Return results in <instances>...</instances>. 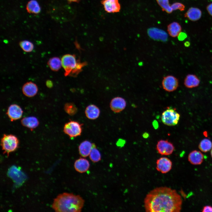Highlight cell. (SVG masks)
I'll return each instance as SVG.
<instances>
[{
	"mask_svg": "<svg viewBox=\"0 0 212 212\" xmlns=\"http://www.w3.org/2000/svg\"><path fill=\"white\" fill-rule=\"evenodd\" d=\"M211 157L212 158V149H211Z\"/></svg>",
	"mask_w": 212,
	"mask_h": 212,
	"instance_id": "obj_37",
	"label": "cell"
},
{
	"mask_svg": "<svg viewBox=\"0 0 212 212\" xmlns=\"http://www.w3.org/2000/svg\"><path fill=\"white\" fill-rule=\"evenodd\" d=\"M17 138L12 134H4L1 139V145L4 154L8 156L9 154L16 150L19 147Z\"/></svg>",
	"mask_w": 212,
	"mask_h": 212,
	"instance_id": "obj_4",
	"label": "cell"
},
{
	"mask_svg": "<svg viewBox=\"0 0 212 212\" xmlns=\"http://www.w3.org/2000/svg\"><path fill=\"white\" fill-rule=\"evenodd\" d=\"M200 80L196 75L189 74L185 77L184 84L188 88H192L198 87L200 83Z\"/></svg>",
	"mask_w": 212,
	"mask_h": 212,
	"instance_id": "obj_20",
	"label": "cell"
},
{
	"mask_svg": "<svg viewBox=\"0 0 212 212\" xmlns=\"http://www.w3.org/2000/svg\"><path fill=\"white\" fill-rule=\"evenodd\" d=\"M156 1L163 11L168 14L171 13L173 11L169 0H156Z\"/></svg>",
	"mask_w": 212,
	"mask_h": 212,
	"instance_id": "obj_27",
	"label": "cell"
},
{
	"mask_svg": "<svg viewBox=\"0 0 212 212\" xmlns=\"http://www.w3.org/2000/svg\"><path fill=\"white\" fill-rule=\"evenodd\" d=\"M180 115L174 109L168 108L162 113L161 119L165 125L168 126H175L178 123Z\"/></svg>",
	"mask_w": 212,
	"mask_h": 212,
	"instance_id": "obj_6",
	"label": "cell"
},
{
	"mask_svg": "<svg viewBox=\"0 0 212 212\" xmlns=\"http://www.w3.org/2000/svg\"><path fill=\"white\" fill-rule=\"evenodd\" d=\"M46 84L47 86L49 88L52 87L53 85L52 82L50 80H48L46 81Z\"/></svg>",
	"mask_w": 212,
	"mask_h": 212,
	"instance_id": "obj_34",
	"label": "cell"
},
{
	"mask_svg": "<svg viewBox=\"0 0 212 212\" xmlns=\"http://www.w3.org/2000/svg\"><path fill=\"white\" fill-rule=\"evenodd\" d=\"M101 3L103 6L105 10L107 13L118 12L121 9L119 0H102Z\"/></svg>",
	"mask_w": 212,
	"mask_h": 212,
	"instance_id": "obj_11",
	"label": "cell"
},
{
	"mask_svg": "<svg viewBox=\"0 0 212 212\" xmlns=\"http://www.w3.org/2000/svg\"><path fill=\"white\" fill-rule=\"evenodd\" d=\"M68 1L71 2H77L79 1L80 0H67Z\"/></svg>",
	"mask_w": 212,
	"mask_h": 212,
	"instance_id": "obj_36",
	"label": "cell"
},
{
	"mask_svg": "<svg viewBox=\"0 0 212 212\" xmlns=\"http://www.w3.org/2000/svg\"><path fill=\"white\" fill-rule=\"evenodd\" d=\"M19 45L22 49L26 52H32L34 48L33 44L30 41L27 40L20 41L19 43Z\"/></svg>",
	"mask_w": 212,
	"mask_h": 212,
	"instance_id": "obj_28",
	"label": "cell"
},
{
	"mask_svg": "<svg viewBox=\"0 0 212 212\" xmlns=\"http://www.w3.org/2000/svg\"><path fill=\"white\" fill-rule=\"evenodd\" d=\"M188 160L192 164H201L204 159L203 155L200 151L194 150L191 152L188 156Z\"/></svg>",
	"mask_w": 212,
	"mask_h": 212,
	"instance_id": "obj_19",
	"label": "cell"
},
{
	"mask_svg": "<svg viewBox=\"0 0 212 212\" xmlns=\"http://www.w3.org/2000/svg\"><path fill=\"white\" fill-rule=\"evenodd\" d=\"M126 106V102L125 99L119 97L113 98L110 103L111 110L116 113H119L125 109Z\"/></svg>",
	"mask_w": 212,
	"mask_h": 212,
	"instance_id": "obj_12",
	"label": "cell"
},
{
	"mask_svg": "<svg viewBox=\"0 0 212 212\" xmlns=\"http://www.w3.org/2000/svg\"><path fill=\"white\" fill-rule=\"evenodd\" d=\"M82 125L78 122L70 120L64 125L63 131L70 138H75L81 135Z\"/></svg>",
	"mask_w": 212,
	"mask_h": 212,
	"instance_id": "obj_5",
	"label": "cell"
},
{
	"mask_svg": "<svg viewBox=\"0 0 212 212\" xmlns=\"http://www.w3.org/2000/svg\"><path fill=\"white\" fill-rule=\"evenodd\" d=\"M144 202L147 212H179L181 209L182 200L175 190L163 186L155 188L149 192Z\"/></svg>",
	"mask_w": 212,
	"mask_h": 212,
	"instance_id": "obj_1",
	"label": "cell"
},
{
	"mask_svg": "<svg viewBox=\"0 0 212 212\" xmlns=\"http://www.w3.org/2000/svg\"><path fill=\"white\" fill-rule=\"evenodd\" d=\"M178 80L175 77L169 75L163 77L162 82L163 88L168 92L175 90L178 86Z\"/></svg>",
	"mask_w": 212,
	"mask_h": 212,
	"instance_id": "obj_8",
	"label": "cell"
},
{
	"mask_svg": "<svg viewBox=\"0 0 212 212\" xmlns=\"http://www.w3.org/2000/svg\"><path fill=\"white\" fill-rule=\"evenodd\" d=\"M21 123L22 125L31 130L37 127L39 125L38 119L34 116L25 117L22 119Z\"/></svg>",
	"mask_w": 212,
	"mask_h": 212,
	"instance_id": "obj_21",
	"label": "cell"
},
{
	"mask_svg": "<svg viewBox=\"0 0 212 212\" xmlns=\"http://www.w3.org/2000/svg\"><path fill=\"white\" fill-rule=\"evenodd\" d=\"M38 88L37 85L32 82L25 83L22 87V91L26 96L32 97L35 96L37 93Z\"/></svg>",
	"mask_w": 212,
	"mask_h": 212,
	"instance_id": "obj_14",
	"label": "cell"
},
{
	"mask_svg": "<svg viewBox=\"0 0 212 212\" xmlns=\"http://www.w3.org/2000/svg\"><path fill=\"white\" fill-rule=\"evenodd\" d=\"M206 9L209 14L212 16V3L207 6Z\"/></svg>",
	"mask_w": 212,
	"mask_h": 212,
	"instance_id": "obj_33",
	"label": "cell"
},
{
	"mask_svg": "<svg viewBox=\"0 0 212 212\" xmlns=\"http://www.w3.org/2000/svg\"><path fill=\"white\" fill-rule=\"evenodd\" d=\"M85 113L86 117L90 120H95L99 116L100 110L96 105L91 104L88 106L86 108Z\"/></svg>",
	"mask_w": 212,
	"mask_h": 212,
	"instance_id": "obj_18",
	"label": "cell"
},
{
	"mask_svg": "<svg viewBox=\"0 0 212 212\" xmlns=\"http://www.w3.org/2000/svg\"><path fill=\"white\" fill-rule=\"evenodd\" d=\"M202 15V12L198 8L191 7L184 14L185 17L192 21L199 19Z\"/></svg>",
	"mask_w": 212,
	"mask_h": 212,
	"instance_id": "obj_16",
	"label": "cell"
},
{
	"mask_svg": "<svg viewBox=\"0 0 212 212\" xmlns=\"http://www.w3.org/2000/svg\"><path fill=\"white\" fill-rule=\"evenodd\" d=\"M84 203V200L80 195L64 193L54 199L52 208L57 212H80Z\"/></svg>",
	"mask_w": 212,
	"mask_h": 212,
	"instance_id": "obj_2",
	"label": "cell"
},
{
	"mask_svg": "<svg viewBox=\"0 0 212 212\" xmlns=\"http://www.w3.org/2000/svg\"><path fill=\"white\" fill-rule=\"evenodd\" d=\"M92 143L88 140L82 142L78 147L80 155L83 158L88 156L92 149Z\"/></svg>",
	"mask_w": 212,
	"mask_h": 212,
	"instance_id": "obj_17",
	"label": "cell"
},
{
	"mask_svg": "<svg viewBox=\"0 0 212 212\" xmlns=\"http://www.w3.org/2000/svg\"><path fill=\"white\" fill-rule=\"evenodd\" d=\"M171 6L173 11L178 9L182 11L185 10V8L183 4L180 2L174 3L171 5Z\"/></svg>",
	"mask_w": 212,
	"mask_h": 212,
	"instance_id": "obj_30",
	"label": "cell"
},
{
	"mask_svg": "<svg viewBox=\"0 0 212 212\" xmlns=\"http://www.w3.org/2000/svg\"><path fill=\"white\" fill-rule=\"evenodd\" d=\"M61 60L65 76L77 75L86 64L85 62L81 63L77 59L74 55L69 54L63 55Z\"/></svg>",
	"mask_w": 212,
	"mask_h": 212,
	"instance_id": "obj_3",
	"label": "cell"
},
{
	"mask_svg": "<svg viewBox=\"0 0 212 212\" xmlns=\"http://www.w3.org/2000/svg\"><path fill=\"white\" fill-rule=\"evenodd\" d=\"M172 163L171 160L165 157L160 158L156 161V169L162 173H166L171 169Z\"/></svg>",
	"mask_w": 212,
	"mask_h": 212,
	"instance_id": "obj_9",
	"label": "cell"
},
{
	"mask_svg": "<svg viewBox=\"0 0 212 212\" xmlns=\"http://www.w3.org/2000/svg\"><path fill=\"white\" fill-rule=\"evenodd\" d=\"M74 167L75 170L80 173L86 172L90 167L88 160L84 158H80L74 162Z\"/></svg>",
	"mask_w": 212,
	"mask_h": 212,
	"instance_id": "obj_15",
	"label": "cell"
},
{
	"mask_svg": "<svg viewBox=\"0 0 212 212\" xmlns=\"http://www.w3.org/2000/svg\"><path fill=\"white\" fill-rule=\"evenodd\" d=\"M175 147L173 143L168 140H161L158 142L156 150L162 155H169L173 153Z\"/></svg>",
	"mask_w": 212,
	"mask_h": 212,
	"instance_id": "obj_7",
	"label": "cell"
},
{
	"mask_svg": "<svg viewBox=\"0 0 212 212\" xmlns=\"http://www.w3.org/2000/svg\"><path fill=\"white\" fill-rule=\"evenodd\" d=\"M184 45L186 47H188L190 45V43L189 42L186 41Z\"/></svg>",
	"mask_w": 212,
	"mask_h": 212,
	"instance_id": "obj_35",
	"label": "cell"
},
{
	"mask_svg": "<svg viewBox=\"0 0 212 212\" xmlns=\"http://www.w3.org/2000/svg\"><path fill=\"white\" fill-rule=\"evenodd\" d=\"M23 111L20 106L16 104L11 105L8 107L6 114L11 121L21 118Z\"/></svg>",
	"mask_w": 212,
	"mask_h": 212,
	"instance_id": "obj_10",
	"label": "cell"
},
{
	"mask_svg": "<svg viewBox=\"0 0 212 212\" xmlns=\"http://www.w3.org/2000/svg\"><path fill=\"white\" fill-rule=\"evenodd\" d=\"M147 33L150 38L155 40L165 41L168 38V35L165 31L156 27L148 29Z\"/></svg>",
	"mask_w": 212,
	"mask_h": 212,
	"instance_id": "obj_13",
	"label": "cell"
},
{
	"mask_svg": "<svg viewBox=\"0 0 212 212\" xmlns=\"http://www.w3.org/2000/svg\"><path fill=\"white\" fill-rule=\"evenodd\" d=\"M203 212H212V207L209 206H206L203 207L202 210Z\"/></svg>",
	"mask_w": 212,
	"mask_h": 212,
	"instance_id": "obj_32",
	"label": "cell"
},
{
	"mask_svg": "<svg viewBox=\"0 0 212 212\" xmlns=\"http://www.w3.org/2000/svg\"><path fill=\"white\" fill-rule=\"evenodd\" d=\"M28 12L37 14L40 11V8L38 2L35 0L30 1L28 3L26 7Z\"/></svg>",
	"mask_w": 212,
	"mask_h": 212,
	"instance_id": "obj_24",
	"label": "cell"
},
{
	"mask_svg": "<svg viewBox=\"0 0 212 212\" xmlns=\"http://www.w3.org/2000/svg\"><path fill=\"white\" fill-rule=\"evenodd\" d=\"M64 109L66 112L70 116L74 115L77 111V109L75 105L71 102L66 103Z\"/></svg>",
	"mask_w": 212,
	"mask_h": 212,
	"instance_id": "obj_29",
	"label": "cell"
},
{
	"mask_svg": "<svg viewBox=\"0 0 212 212\" xmlns=\"http://www.w3.org/2000/svg\"><path fill=\"white\" fill-rule=\"evenodd\" d=\"M179 40L183 41L187 37L186 34L183 32H180L178 36Z\"/></svg>",
	"mask_w": 212,
	"mask_h": 212,
	"instance_id": "obj_31",
	"label": "cell"
},
{
	"mask_svg": "<svg viewBox=\"0 0 212 212\" xmlns=\"http://www.w3.org/2000/svg\"><path fill=\"white\" fill-rule=\"evenodd\" d=\"M181 30V25L176 22H173L167 26V31L168 34L170 36L173 37H178Z\"/></svg>",
	"mask_w": 212,
	"mask_h": 212,
	"instance_id": "obj_22",
	"label": "cell"
},
{
	"mask_svg": "<svg viewBox=\"0 0 212 212\" xmlns=\"http://www.w3.org/2000/svg\"><path fill=\"white\" fill-rule=\"evenodd\" d=\"M47 64L51 69L54 71H58L62 66L61 60L57 57L50 58L47 62Z\"/></svg>",
	"mask_w": 212,
	"mask_h": 212,
	"instance_id": "obj_23",
	"label": "cell"
},
{
	"mask_svg": "<svg viewBox=\"0 0 212 212\" xmlns=\"http://www.w3.org/2000/svg\"><path fill=\"white\" fill-rule=\"evenodd\" d=\"M198 148L200 150L203 152H207L210 151L212 148V143L208 139H204L200 142Z\"/></svg>",
	"mask_w": 212,
	"mask_h": 212,
	"instance_id": "obj_26",
	"label": "cell"
},
{
	"mask_svg": "<svg viewBox=\"0 0 212 212\" xmlns=\"http://www.w3.org/2000/svg\"><path fill=\"white\" fill-rule=\"evenodd\" d=\"M92 147L89 155V158L92 162L96 163L101 160V155L95 144L92 143Z\"/></svg>",
	"mask_w": 212,
	"mask_h": 212,
	"instance_id": "obj_25",
	"label": "cell"
}]
</instances>
